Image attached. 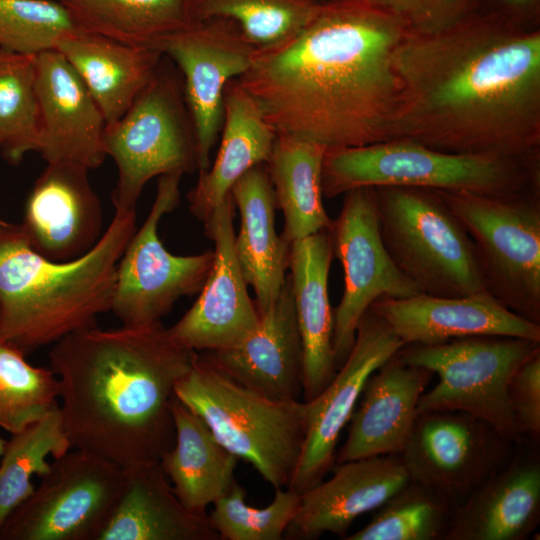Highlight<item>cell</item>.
<instances>
[{"mask_svg": "<svg viewBox=\"0 0 540 540\" xmlns=\"http://www.w3.org/2000/svg\"><path fill=\"white\" fill-rule=\"evenodd\" d=\"M391 139L460 154L540 161V29L482 14L434 35L407 34Z\"/></svg>", "mask_w": 540, "mask_h": 540, "instance_id": "1", "label": "cell"}, {"mask_svg": "<svg viewBox=\"0 0 540 540\" xmlns=\"http://www.w3.org/2000/svg\"><path fill=\"white\" fill-rule=\"evenodd\" d=\"M407 34L367 0H326L235 80L277 135L327 149L390 140L401 96L394 57Z\"/></svg>", "mask_w": 540, "mask_h": 540, "instance_id": "2", "label": "cell"}, {"mask_svg": "<svg viewBox=\"0 0 540 540\" xmlns=\"http://www.w3.org/2000/svg\"><path fill=\"white\" fill-rule=\"evenodd\" d=\"M198 352L157 322L61 338L49 351L65 434L75 449L125 470L159 462L175 441V386Z\"/></svg>", "mask_w": 540, "mask_h": 540, "instance_id": "3", "label": "cell"}, {"mask_svg": "<svg viewBox=\"0 0 540 540\" xmlns=\"http://www.w3.org/2000/svg\"><path fill=\"white\" fill-rule=\"evenodd\" d=\"M136 229V210H115L87 253L59 262L36 252L20 223L0 219V339L27 356L97 326L111 311L118 261Z\"/></svg>", "mask_w": 540, "mask_h": 540, "instance_id": "4", "label": "cell"}, {"mask_svg": "<svg viewBox=\"0 0 540 540\" xmlns=\"http://www.w3.org/2000/svg\"><path fill=\"white\" fill-rule=\"evenodd\" d=\"M321 186L334 198L357 188L409 187L507 197L540 194V161L460 154L408 139L327 149Z\"/></svg>", "mask_w": 540, "mask_h": 540, "instance_id": "5", "label": "cell"}, {"mask_svg": "<svg viewBox=\"0 0 540 540\" xmlns=\"http://www.w3.org/2000/svg\"><path fill=\"white\" fill-rule=\"evenodd\" d=\"M175 397L273 488L288 487L306 436V401L267 398L233 380L201 353L176 384Z\"/></svg>", "mask_w": 540, "mask_h": 540, "instance_id": "6", "label": "cell"}, {"mask_svg": "<svg viewBox=\"0 0 540 540\" xmlns=\"http://www.w3.org/2000/svg\"><path fill=\"white\" fill-rule=\"evenodd\" d=\"M382 242L421 293L462 297L485 292L474 244L432 190L374 188Z\"/></svg>", "mask_w": 540, "mask_h": 540, "instance_id": "7", "label": "cell"}, {"mask_svg": "<svg viewBox=\"0 0 540 540\" xmlns=\"http://www.w3.org/2000/svg\"><path fill=\"white\" fill-rule=\"evenodd\" d=\"M103 145L117 167L111 195L115 210L132 211L154 177L199 170L198 147L182 78L163 59L146 88L116 122Z\"/></svg>", "mask_w": 540, "mask_h": 540, "instance_id": "8", "label": "cell"}, {"mask_svg": "<svg viewBox=\"0 0 540 540\" xmlns=\"http://www.w3.org/2000/svg\"><path fill=\"white\" fill-rule=\"evenodd\" d=\"M538 353L540 341L489 335L432 345L407 344L398 351L405 362L439 377L420 397L418 413L465 412L513 442L521 434L510 407L509 384L518 369Z\"/></svg>", "mask_w": 540, "mask_h": 540, "instance_id": "9", "label": "cell"}, {"mask_svg": "<svg viewBox=\"0 0 540 540\" xmlns=\"http://www.w3.org/2000/svg\"><path fill=\"white\" fill-rule=\"evenodd\" d=\"M435 192L470 236L485 292L540 325V194Z\"/></svg>", "mask_w": 540, "mask_h": 540, "instance_id": "10", "label": "cell"}, {"mask_svg": "<svg viewBox=\"0 0 540 540\" xmlns=\"http://www.w3.org/2000/svg\"><path fill=\"white\" fill-rule=\"evenodd\" d=\"M33 493L5 520L0 540H97L126 481V470L75 449L54 458Z\"/></svg>", "mask_w": 540, "mask_h": 540, "instance_id": "11", "label": "cell"}, {"mask_svg": "<svg viewBox=\"0 0 540 540\" xmlns=\"http://www.w3.org/2000/svg\"><path fill=\"white\" fill-rule=\"evenodd\" d=\"M182 176L159 177L151 209L118 261L111 312L121 325L161 322L180 298L198 294L210 273L213 250L175 255L158 235L160 220L180 202Z\"/></svg>", "mask_w": 540, "mask_h": 540, "instance_id": "12", "label": "cell"}, {"mask_svg": "<svg viewBox=\"0 0 540 540\" xmlns=\"http://www.w3.org/2000/svg\"><path fill=\"white\" fill-rule=\"evenodd\" d=\"M330 233L334 257L344 275L343 294L334 310L333 350L338 369L353 347L362 316L375 301L421 292L396 267L382 242L374 188L344 193Z\"/></svg>", "mask_w": 540, "mask_h": 540, "instance_id": "13", "label": "cell"}, {"mask_svg": "<svg viewBox=\"0 0 540 540\" xmlns=\"http://www.w3.org/2000/svg\"><path fill=\"white\" fill-rule=\"evenodd\" d=\"M513 443L465 412H423L399 457L410 480L455 507L508 462Z\"/></svg>", "mask_w": 540, "mask_h": 540, "instance_id": "14", "label": "cell"}, {"mask_svg": "<svg viewBox=\"0 0 540 540\" xmlns=\"http://www.w3.org/2000/svg\"><path fill=\"white\" fill-rule=\"evenodd\" d=\"M155 49L178 68L197 140L198 172L204 171L222 129L225 88L251 67L257 50L235 23L218 18L187 23Z\"/></svg>", "mask_w": 540, "mask_h": 540, "instance_id": "15", "label": "cell"}, {"mask_svg": "<svg viewBox=\"0 0 540 540\" xmlns=\"http://www.w3.org/2000/svg\"><path fill=\"white\" fill-rule=\"evenodd\" d=\"M404 343L371 309L362 316L353 347L333 379L307 402L303 448L287 488L301 494L320 483L335 464L336 445L370 375Z\"/></svg>", "mask_w": 540, "mask_h": 540, "instance_id": "16", "label": "cell"}, {"mask_svg": "<svg viewBox=\"0 0 540 540\" xmlns=\"http://www.w3.org/2000/svg\"><path fill=\"white\" fill-rule=\"evenodd\" d=\"M235 203L231 193L202 223L214 244L210 273L194 304L169 329L181 345L196 352L242 343L260 321L235 251Z\"/></svg>", "mask_w": 540, "mask_h": 540, "instance_id": "17", "label": "cell"}, {"mask_svg": "<svg viewBox=\"0 0 540 540\" xmlns=\"http://www.w3.org/2000/svg\"><path fill=\"white\" fill-rule=\"evenodd\" d=\"M89 169L72 162H50L28 194L20 225L31 247L59 262L87 253L103 232L102 203Z\"/></svg>", "mask_w": 540, "mask_h": 540, "instance_id": "18", "label": "cell"}, {"mask_svg": "<svg viewBox=\"0 0 540 540\" xmlns=\"http://www.w3.org/2000/svg\"><path fill=\"white\" fill-rule=\"evenodd\" d=\"M38 149L46 163L72 162L89 170L106 154L104 117L85 84L57 49L36 55Z\"/></svg>", "mask_w": 540, "mask_h": 540, "instance_id": "19", "label": "cell"}, {"mask_svg": "<svg viewBox=\"0 0 540 540\" xmlns=\"http://www.w3.org/2000/svg\"><path fill=\"white\" fill-rule=\"evenodd\" d=\"M369 309L385 320L404 345L483 335L540 341V325L518 316L486 292L462 297L424 293L382 297Z\"/></svg>", "mask_w": 540, "mask_h": 540, "instance_id": "20", "label": "cell"}, {"mask_svg": "<svg viewBox=\"0 0 540 540\" xmlns=\"http://www.w3.org/2000/svg\"><path fill=\"white\" fill-rule=\"evenodd\" d=\"M200 353L233 380L267 398L300 400L303 347L289 274L250 336L235 347Z\"/></svg>", "mask_w": 540, "mask_h": 540, "instance_id": "21", "label": "cell"}, {"mask_svg": "<svg viewBox=\"0 0 540 540\" xmlns=\"http://www.w3.org/2000/svg\"><path fill=\"white\" fill-rule=\"evenodd\" d=\"M332 477L300 494L289 539L310 540L324 533L341 538L360 515L379 508L410 479L399 455H380L341 463Z\"/></svg>", "mask_w": 540, "mask_h": 540, "instance_id": "22", "label": "cell"}, {"mask_svg": "<svg viewBox=\"0 0 540 540\" xmlns=\"http://www.w3.org/2000/svg\"><path fill=\"white\" fill-rule=\"evenodd\" d=\"M433 372L396 352L367 379L335 463L399 455L414 427L420 397Z\"/></svg>", "mask_w": 540, "mask_h": 540, "instance_id": "23", "label": "cell"}, {"mask_svg": "<svg viewBox=\"0 0 540 540\" xmlns=\"http://www.w3.org/2000/svg\"><path fill=\"white\" fill-rule=\"evenodd\" d=\"M539 522V455L519 452L454 507L444 540H524Z\"/></svg>", "mask_w": 540, "mask_h": 540, "instance_id": "24", "label": "cell"}, {"mask_svg": "<svg viewBox=\"0 0 540 540\" xmlns=\"http://www.w3.org/2000/svg\"><path fill=\"white\" fill-rule=\"evenodd\" d=\"M333 258L330 230L290 245L288 274L303 347V401L318 396L337 371L333 350L334 311L328 291Z\"/></svg>", "mask_w": 540, "mask_h": 540, "instance_id": "25", "label": "cell"}, {"mask_svg": "<svg viewBox=\"0 0 540 540\" xmlns=\"http://www.w3.org/2000/svg\"><path fill=\"white\" fill-rule=\"evenodd\" d=\"M230 193L240 214L236 256L247 284L254 290L261 315L283 286L291 243L275 230L277 206L266 164L246 172Z\"/></svg>", "mask_w": 540, "mask_h": 540, "instance_id": "26", "label": "cell"}, {"mask_svg": "<svg viewBox=\"0 0 540 540\" xmlns=\"http://www.w3.org/2000/svg\"><path fill=\"white\" fill-rule=\"evenodd\" d=\"M220 145L209 168L199 171L187 194L189 210L203 222L253 167L266 164L277 137L251 96L232 80L224 91Z\"/></svg>", "mask_w": 540, "mask_h": 540, "instance_id": "27", "label": "cell"}, {"mask_svg": "<svg viewBox=\"0 0 540 540\" xmlns=\"http://www.w3.org/2000/svg\"><path fill=\"white\" fill-rule=\"evenodd\" d=\"M208 515L187 510L160 462L126 470L123 491L97 540H216Z\"/></svg>", "mask_w": 540, "mask_h": 540, "instance_id": "28", "label": "cell"}, {"mask_svg": "<svg viewBox=\"0 0 540 540\" xmlns=\"http://www.w3.org/2000/svg\"><path fill=\"white\" fill-rule=\"evenodd\" d=\"M77 72L98 105L106 125L116 122L156 74L163 54L81 31L56 47Z\"/></svg>", "mask_w": 540, "mask_h": 540, "instance_id": "29", "label": "cell"}, {"mask_svg": "<svg viewBox=\"0 0 540 540\" xmlns=\"http://www.w3.org/2000/svg\"><path fill=\"white\" fill-rule=\"evenodd\" d=\"M173 446L160 459L181 504L189 511L207 515L206 508L236 483L238 458L215 437L205 421L175 398Z\"/></svg>", "mask_w": 540, "mask_h": 540, "instance_id": "30", "label": "cell"}, {"mask_svg": "<svg viewBox=\"0 0 540 540\" xmlns=\"http://www.w3.org/2000/svg\"><path fill=\"white\" fill-rule=\"evenodd\" d=\"M327 148L288 135H277L266 163L277 209L282 211V236L290 243L330 230L323 204L322 165Z\"/></svg>", "mask_w": 540, "mask_h": 540, "instance_id": "31", "label": "cell"}, {"mask_svg": "<svg viewBox=\"0 0 540 540\" xmlns=\"http://www.w3.org/2000/svg\"><path fill=\"white\" fill-rule=\"evenodd\" d=\"M79 27L127 44L155 48L187 24L186 0H58Z\"/></svg>", "mask_w": 540, "mask_h": 540, "instance_id": "32", "label": "cell"}, {"mask_svg": "<svg viewBox=\"0 0 540 540\" xmlns=\"http://www.w3.org/2000/svg\"><path fill=\"white\" fill-rule=\"evenodd\" d=\"M318 0H186L187 23L232 21L257 51L276 49L294 38L316 14Z\"/></svg>", "mask_w": 540, "mask_h": 540, "instance_id": "33", "label": "cell"}, {"mask_svg": "<svg viewBox=\"0 0 540 540\" xmlns=\"http://www.w3.org/2000/svg\"><path fill=\"white\" fill-rule=\"evenodd\" d=\"M0 458V530L8 516L35 490L33 475H45L72 446L65 434L59 405L23 430L11 434Z\"/></svg>", "mask_w": 540, "mask_h": 540, "instance_id": "34", "label": "cell"}, {"mask_svg": "<svg viewBox=\"0 0 540 540\" xmlns=\"http://www.w3.org/2000/svg\"><path fill=\"white\" fill-rule=\"evenodd\" d=\"M36 55L0 48V152L17 165L37 152Z\"/></svg>", "mask_w": 540, "mask_h": 540, "instance_id": "35", "label": "cell"}, {"mask_svg": "<svg viewBox=\"0 0 540 540\" xmlns=\"http://www.w3.org/2000/svg\"><path fill=\"white\" fill-rule=\"evenodd\" d=\"M454 505L409 480L377 508L371 521L347 540H444Z\"/></svg>", "mask_w": 540, "mask_h": 540, "instance_id": "36", "label": "cell"}, {"mask_svg": "<svg viewBox=\"0 0 540 540\" xmlns=\"http://www.w3.org/2000/svg\"><path fill=\"white\" fill-rule=\"evenodd\" d=\"M60 385L49 367H36L0 339V428L14 434L59 405Z\"/></svg>", "mask_w": 540, "mask_h": 540, "instance_id": "37", "label": "cell"}, {"mask_svg": "<svg viewBox=\"0 0 540 540\" xmlns=\"http://www.w3.org/2000/svg\"><path fill=\"white\" fill-rule=\"evenodd\" d=\"M81 31L59 1L0 0V48L37 55Z\"/></svg>", "mask_w": 540, "mask_h": 540, "instance_id": "38", "label": "cell"}, {"mask_svg": "<svg viewBox=\"0 0 540 540\" xmlns=\"http://www.w3.org/2000/svg\"><path fill=\"white\" fill-rule=\"evenodd\" d=\"M300 494L289 489H275L273 501L264 508L251 507L245 490L237 482L219 498L208 515L217 534L227 540H280L294 519Z\"/></svg>", "mask_w": 540, "mask_h": 540, "instance_id": "39", "label": "cell"}, {"mask_svg": "<svg viewBox=\"0 0 540 540\" xmlns=\"http://www.w3.org/2000/svg\"><path fill=\"white\" fill-rule=\"evenodd\" d=\"M394 17L412 35L450 30L478 13L476 0H367Z\"/></svg>", "mask_w": 540, "mask_h": 540, "instance_id": "40", "label": "cell"}, {"mask_svg": "<svg viewBox=\"0 0 540 540\" xmlns=\"http://www.w3.org/2000/svg\"><path fill=\"white\" fill-rule=\"evenodd\" d=\"M510 407L521 435L540 434V353L525 362L509 384Z\"/></svg>", "mask_w": 540, "mask_h": 540, "instance_id": "41", "label": "cell"}, {"mask_svg": "<svg viewBox=\"0 0 540 540\" xmlns=\"http://www.w3.org/2000/svg\"><path fill=\"white\" fill-rule=\"evenodd\" d=\"M476 3L479 14L521 29H540V0H476Z\"/></svg>", "mask_w": 540, "mask_h": 540, "instance_id": "42", "label": "cell"}, {"mask_svg": "<svg viewBox=\"0 0 540 540\" xmlns=\"http://www.w3.org/2000/svg\"><path fill=\"white\" fill-rule=\"evenodd\" d=\"M6 441L1 435H0V458L4 452Z\"/></svg>", "mask_w": 540, "mask_h": 540, "instance_id": "43", "label": "cell"}]
</instances>
